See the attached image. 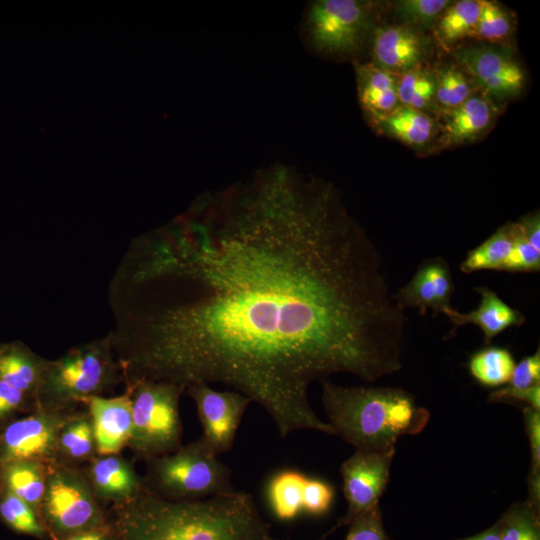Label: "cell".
Here are the masks:
<instances>
[{
	"label": "cell",
	"mask_w": 540,
	"mask_h": 540,
	"mask_svg": "<svg viewBox=\"0 0 540 540\" xmlns=\"http://www.w3.org/2000/svg\"><path fill=\"white\" fill-rule=\"evenodd\" d=\"M0 520L12 531L48 540L37 512L26 502L0 487Z\"/></svg>",
	"instance_id": "30"
},
{
	"label": "cell",
	"mask_w": 540,
	"mask_h": 540,
	"mask_svg": "<svg viewBox=\"0 0 540 540\" xmlns=\"http://www.w3.org/2000/svg\"><path fill=\"white\" fill-rule=\"evenodd\" d=\"M442 146L463 144L486 132L496 117V107L486 95L473 94L461 105L439 111Z\"/></svg>",
	"instance_id": "18"
},
{
	"label": "cell",
	"mask_w": 540,
	"mask_h": 540,
	"mask_svg": "<svg viewBox=\"0 0 540 540\" xmlns=\"http://www.w3.org/2000/svg\"><path fill=\"white\" fill-rule=\"evenodd\" d=\"M131 391L132 431L128 447L137 457L150 459L175 452L182 446L179 400L185 389L179 385L141 380Z\"/></svg>",
	"instance_id": "8"
},
{
	"label": "cell",
	"mask_w": 540,
	"mask_h": 540,
	"mask_svg": "<svg viewBox=\"0 0 540 540\" xmlns=\"http://www.w3.org/2000/svg\"><path fill=\"white\" fill-rule=\"evenodd\" d=\"M47 473L48 464L41 461H14L0 466V487L26 502L39 515Z\"/></svg>",
	"instance_id": "22"
},
{
	"label": "cell",
	"mask_w": 540,
	"mask_h": 540,
	"mask_svg": "<svg viewBox=\"0 0 540 540\" xmlns=\"http://www.w3.org/2000/svg\"><path fill=\"white\" fill-rule=\"evenodd\" d=\"M515 367L509 350L502 347H487L474 353L469 360L471 376L480 384L496 387L507 384Z\"/></svg>",
	"instance_id": "27"
},
{
	"label": "cell",
	"mask_w": 540,
	"mask_h": 540,
	"mask_svg": "<svg viewBox=\"0 0 540 540\" xmlns=\"http://www.w3.org/2000/svg\"><path fill=\"white\" fill-rule=\"evenodd\" d=\"M2 344H0V348H1Z\"/></svg>",
	"instance_id": "44"
},
{
	"label": "cell",
	"mask_w": 540,
	"mask_h": 540,
	"mask_svg": "<svg viewBox=\"0 0 540 540\" xmlns=\"http://www.w3.org/2000/svg\"><path fill=\"white\" fill-rule=\"evenodd\" d=\"M30 400L23 392L0 380V420L22 410Z\"/></svg>",
	"instance_id": "40"
},
{
	"label": "cell",
	"mask_w": 540,
	"mask_h": 540,
	"mask_svg": "<svg viewBox=\"0 0 540 540\" xmlns=\"http://www.w3.org/2000/svg\"><path fill=\"white\" fill-rule=\"evenodd\" d=\"M376 6L362 0L311 1L302 14L300 37L317 55L357 62L377 27Z\"/></svg>",
	"instance_id": "6"
},
{
	"label": "cell",
	"mask_w": 540,
	"mask_h": 540,
	"mask_svg": "<svg viewBox=\"0 0 540 540\" xmlns=\"http://www.w3.org/2000/svg\"><path fill=\"white\" fill-rule=\"evenodd\" d=\"M75 413L34 406L28 416L11 421L0 433V466L21 460L58 462L60 431Z\"/></svg>",
	"instance_id": "9"
},
{
	"label": "cell",
	"mask_w": 540,
	"mask_h": 540,
	"mask_svg": "<svg viewBox=\"0 0 540 540\" xmlns=\"http://www.w3.org/2000/svg\"><path fill=\"white\" fill-rule=\"evenodd\" d=\"M64 540H115L111 528L95 529L80 532Z\"/></svg>",
	"instance_id": "42"
},
{
	"label": "cell",
	"mask_w": 540,
	"mask_h": 540,
	"mask_svg": "<svg viewBox=\"0 0 540 540\" xmlns=\"http://www.w3.org/2000/svg\"><path fill=\"white\" fill-rule=\"evenodd\" d=\"M394 454L395 450H356L341 464L343 492L348 508L336 528L349 525L355 518L379 505V499L389 481Z\"/></svg>",
	"instance_id": "11"
},
{
	"label": "cell",
	"mask_w": 540,
	"mask_h": 540,
	"mask_svg": "<svg viewBox=\"0 0 540 540\" xmlns=\"http://www.w3.org/2000/svg\"><path fill=\"white\" fill-rule=\"evenodd\" d=\"M185 391L196 406L203 430L200 437L217 457L228 452L252 401L240 392L217 391L206 383L190 385Z\"/></svg>",
	"instance_id": "10"
},
{
	"label": "cell",
	"mask_w": 540,
	"mask_h": 540,
	"mask_svg": "<svg viewBox=\"0 0 540 540\" xmlns=\"http://www.w3.org/2000/svg\"><path fill=\"white\" fill-rule=\"evenodd\" d=\"M523 417L531 451L527 499L534 507L540 509V410L525 406Z\"/></svg>",
	"instance_id": "34"
},
{
	"label": "cell",
	"mask_w": 540,
	"mask_h": 540,
	"mask_svg": "<svg viewBox=\"0 0 540 540\" xmlns=\"http://www.w3.org/2000/svg\"><path fill=\"white\" fill-rule=\"evenodd\" d=\"M370 122L379 131L412 147L424 146L436 132V123L427 113L404 105Z\"/></svg>",
	"instance_id": "21"
},
{
	"label": "cell",
	"mask_w": 540,
	"mask_h": 540,
	"mask_svg": "<svg viewBox=\"0 0 540 540\" xmlns=\"http://www.w3.org/2000/svg\"><path fill=\"white\" fill-rule=\"evenodd\" d=\"M525 240L540 251V219L539 213L528 214L518 221Z\"/></svg>",
	"instance_id": "41"
},
{
	"label": "cell",
	"mask_w": 540,
	"mask_h": 540,
	"mask_svg": "<svg viewBox=\"0 0 540 540\" xmlns=\"http://www.w3.org/2000/svg\"><path fill=\"white\" fill-rule=\"evenodd\" d=\"M514 389H527L540 384V351L524 357L515 364L510 380L507 383Z\"/></svg>",
	"instance_id": "38"
},
{
	"label": "cell",
	"mask_w": 540,
	"mask_h": 540,
	"mask_svg": "<svg viewBox=\"0 0 540 540\" xmlns=\"http://www.w3.org/2000/svg\"><path fill=\"white\" fill-rule=\"evenodd\" d=\"M126 386L223 384L283 438L334 435L309 387L402 368L404 311L333 185L282 164L201 196L138 239L111 286Z\"/></svg>",
	"instance_id": "1"
},
{
	"label": "cell",
	"mask_w": 540,
	"mask_h": 540,
	"mask_svg": "<svg viewBox=\"0 0 540 540\" xmlns=\"http://www.w3.org/2000/svg\"><path fill=\"white\" fill-rule=\"evenodd\" d=\"M345 540H389L379 505L350 522Z\"/></svg>",
	"instance_id": "37"
},
{
	"label": "cell",
	"mask_w": 540,
	"mask_h": 540,
	"mask_svg": "<svg viewBox=\"0 0 540 540\" xmlns=\"http://www.w3.org/2000/svg\"><path fill=\"white\" fill-rule=\"evenodd\" d=\"M539 511L528 499L511 504L496 522L500 540H540Z\"/></svg>",
	"instance_id": "31"
},
{
	"label": "cell",
	"mask_w": 540,
	"mask_h": 540,
	"mask_svg": "<svg viewBox=\"0 0 540 540\" xmlns=\"http://www.w3.org/2000/svg\"><path fill=\"white\" fill-rule=\"evenodd\" d=\"M490 402H507L517 400L526 403V406L540 410V384L527 389H514L505 386L491 392L488 396Z\"/></svg>",
	"instance_id": "39"
},
{
	"label": "cell",
	"mask_w": 540,
	"mask_h": 540,
	"mask_svg": "<svg viewBox=\"0 0 540 540\" xmlns=\"http://www.w3.org/2000/svg\"><path fill=\"white\" fill-rule=\"evenodd\" d=\"M447 0H400L394 4L398 24L412 26L423 31L433 28L440 14L450 4Z\"/></svg>",
	"instance_id": "33"
},
{
	"label": "cell",
	"mask_w": 540,
	"mask_h": 540,
	"mask_svg": "<svg viewBox=\"0 0 540 540\" xmlns=\"http://www.w3.org/2000/svg\"><path fill=\"white\" fill-rule=\"evenodd\" d=\"M460 540H500L499 529L497 524L495 523L490 528L484 530L479 534Z\"/></svg>",
	"instance_id": "43"
},
{
	"label": "cell",
	"mask_w": 540,
	"mask_h": 540,
	"mask_svg": "<svg viewBox=\"0 0 540 540\" xmlns=\"http://www.w3.org/2000/svg\"><path fill=\"white\" fill-rule=\"evenodd\" d=\"M306 477L301 471L292 468H284L272 474L266 486V496L277 519L290 521L302 512V493Z\"/></svg>",
	"instance_id": "24"
},
{
	"label": "cell",
	"mask_w": 540,
	"mask_h": 540,
	"mask_svg": "<svg viewBox=\"0 0 540 540\" xmlns=\"http://www.w3.org/2000/svg\"><path fill=\"white\" fill-rule=\"evenodd\" d=\"M321 383L326 422L356 450H396L400 437L419 434L429 421V411L401 388Z\"/></svg>",
	"instance_id": "3"
},
{
	"label": "cell",
	"mask_w": 540,
	"mask_h": 540,
	"mask_svg": "<svg viewBox=\"0 0 540 540\" xmlns=\"http://www.w3.org/2000/svg\"><path fill=\"white\" fill-rule=\"evenodd\" d=\"M47 361L22 342L2 344L0 380L23 392L34 403Z\"/></svg>",
	"instance_id": "20"
},
{
	"label": "cell",
	"mask_w": 540,
	"mask_h": 540,
	"mask_svg": "<svg viewBox=\"0 0 540 540\" xmlns=\"http://www.w3.org/2000/svg\"><path fill=\"white\" fill-rule=\"evenodd\" d=\"M83 403L92 420L97 455L119 454L128 447L133 422L130 389L111 398L93 396Z\"/></svg>",
	"instance_id": "15"
},
{
	"label": "cell",
	"mask_w": 540,
	"mask_h": 540,
	"mask_svg": "<svg viewBox=\"0 0 540 540\" xmlns=\"http://www.w3.org/2000/svg\"><path fill=\"white\" fill-rule=\"evenodd\" d=\"M147 461L144 486L174 501H194L235 490L231 469L214 455L201 437L175 452Z\"/></svg>",
	"instance_id": "5"
},
{
	"label": "cell",
	"mask_w": 540,
	"mask_h": 540,
	"mask_svg": "<svg viewBox=\"0 0 540 540\" xmlns=\"http://www.w3.org/2000/svg\"><path fill=\"white\" fill-rule=\"evenodd\" d=\"M456 60L474 85L489 98L507 100L524 87L521 66L504 48L486 44L461 47L456 51Z\"/></svg>",
	"instance_id": "12"
},
{
	"label": "cell",
	"mask_w": 540,
	"mask_h": 540,
	"mask_svg": "<svg viewBox=\"0 0 540 540\" xmlns=\"http://www.w3.org/2000/svg\"><path fill=\"white\" fill-rule=\"evenodd\" d=\"M84 472L97 499L113 505L130 501L144 486L133 464L120 454L96 455Z\"/></svg>",
	"instance_id": "16"
},
{
	"label": "cell",
	"mask_w": 540,
	"mask_h": 540,
	"mask_svg": "<svg viewBox=\"0 0 540 540\" xmlns=\"http://www.w3.org/2000/svg\"><path fill=\"white\" fill-rule=\"evenodd\" d=\"M272 540H274V539H272Z\"/></svg>",
	"instance_id": "45"
},
{
	"label": "cell",
	"mask_w": 540,
	"mask_h": 540,
	"mask_svg": "<svg viewBox=\"0 0 540 540\" xmlns=\"http://www.w3.org/2000/svg\"><path fill=\"white\" fill-rule=\"evenodd\" d=\"M436 80L434 72L421 66L410 70L397 80L399 105L427 113L435 106Z\"/></svg>",
	"instance_id": "28"
},
{
	"label": "cell",
	"mask_w": 540,
	"mask_h": 540,
	"mask_svg": "<svg viewBox=\"0 0 540 540\" xmlns=\"http://www.w3.org/2000/svg\"><path fill=\"white\" fill-rule=\"evenodd\" d=\"M517 223V234L513 247L501 270L509 272H536L540 269V251L530 245L521 233Z\"/></svg>",
	"instance_id": "35"
},
{
	"label": "cell",
	"mask_w": 540,
	"mask_h": 540,
	"mask_svg": "<svg viewBox=\"0 0 540 540\" xmlns=\"http://www.w3.org/2000/svg\"><path fill=\"white\" fill-rule=\"evenodd\" d=\"M511 31L510 14L499 3L482 0L472 38L494 44L503 43L510 36Z\"/></svg>",
	"instance_id": "32"
},
{
	"label": "cell",
	"mask_w": 540,
	"mask_h": 540,
	"mask_svg": "<svg viewBox=\"0 0 540 540\" xmlns=\"http://www.w3.org/2000/svg\"><path fill=\"white\" fill-rule=\"evenodd\" d=\"M121 378L109 333L69 349L56 360H48L34 406L73 409L77 403L111 389Z\"/></svg>",
	"instance_id": "4"
},
{
	"label": "cell",
	"mask_w": 540,
	"mask_h": 540,
	"mask_svg": "<svg viewBox=\"0 0 540 540\" xmlns=\"http://www.w3.org/2000/svg\"><path fill=\"white\" fill-rule=\"evenodd\" d=\"M453 291L454 284L447 261L435 257L423 261L412 279L393 294V299L403 311L406 308H416L424 315L430 309L436 315L451 307Z\"/></svg>",
	"instance_id": "14"
},
{
	"label": "cell",
	"mask_w": 540,
	"mask_h": 540,
	"mask_svg": "<svg viewBox=\"0 0 540 540\" xmlns=\"http://www.w3.org/2000/svg\"><path fill=\"white\" fill-rule=\"evenodd\" d=\"M481 5L482 0L450 2L432 28L437 44L450 50L466 38H472Z\"/></svg>",
	"instance_id": "23"
},
{
	"label": "cell",
	"mask_w": 540,
	"mask_h": 540,
	"mask_svg": "<svg viewBox=\"0 0 540 540\" xmlns=\"http://www.w3.org/2000/svg\"><path fill=\"white\" fill-rule=\"evenodd\" d=\"M435 106L438 111L453 109L475 94L471 78L456 65H444L435 69Z\"/></svg>",
	"instance_id": "29"
},
{
	"label": "cell",
	"mask_w": 540,
	"mask_h": 540,
	"mask_svg": "<svg viewBox=\"0 0 540 540\" xmlns=\"http://www.w3.org/2000/svg\"><path fill=\"white\" fill-rule=\"evenodd\" d=\"M115 540H272L248 492L194 501L161 498L145 486L139 494L113 505L108 517Z\"/></svg>",
	"instance_id": "2"
},
{
	"label": "cell",
	"mask_w": 540,
	"mask_h": 540,
	"mask_svg": "<svg viewBox=\"0 0 540 540\" xmlns=\"http://www.w3.org/2000/svg\"><path fill=\"white\" fill-rule=\"evenodd\" d=\"M39 516L50 540L110 527L85 472L60 462L48 464Z\"/></svg>",
	"instance_id": "7"
},
{
	"label": "cell",
	"mask_w": 540,
	"mask_h": 540,
	"mask_svg": "<svg viewBox=\"0 0 540 540\" xmlns=\"http://www.w3.org/2000/svg\"><path fill=\"white\" fill-rule=\"evenodd\" d=\"M357 94L361 108L371 121L399 105L398 77L372 62H354Z\"/></svg>",
	"instance_id": "19"
},
{
	"label": "cell",
	"mask_w": 540,
	"mask_h": 540,
	"mask_svg": "<svg viewBox=\"0 0 540 540\" xmlns=\"http://www.w3.org/2000/svg\"><path fill=\"white\" fill-rule=\"evenodd\" d=\"M517 234V223H507L498 228L484 242L470 250L460 264L463 273L480 270H501Z\"/></svg>",
	"instance_id": "26"
},
{
	"label": "cell",
	"mask_w": 540,
	"mask_h": 540,
	"mask_svg": "<svg viewBox=\"0 0 540 540\" xmlns=\"http://www.w3.org/2000/svg\"><path fill=\"white\" fill-rule=\"evenodd\" d=\"M431 51L430 39L412 26H377L371 38V62L397 77L424 66Z\"/></svg>",
	"instance_id": "13"
},
{
	"label": "cell",
	"mask_w": 540,
	"mask_h": 540,
	"mask_svg": "<svg viewBox=\"0 0 540 540\" xmlns=\"http://www.w3.org/2000/svg\"><path fill=\"white\" fill-rule=\"evenodd\" d=\"M475 290L481 297L476 309L463 313L449 307L443 311L453 325L451 332L471 323L481 329L485 343L489 344L501 332L513 326H521L525 322V316L509 306L494 291L485 286Z\"/></svg>",
	"instance_id": "17"
},
{
	"label": "cell",
	"mask_w": 540,
	"mask_h": 540,
	"mask_svg": "<svg viewBox=\"0 0 540 540\" xmlns=\"http://www.w3.org/2000/svg\"><path fill=\"white\" fill-rule=\"evenodd\" d=\"M57 453L58 462L69 465L89 462L97 455L93 424L88 412H76L63 426L58 437Z\"/></svg>",
	"instance_id": "25"
},
{
	"label": "cell",
	"mask_w": 540,
	"mask_h": 540,
	"mask_svg": "<svg viewBox=\"0 0 540 540\" xmlns=\"http://www.w3.org/2000/svg\"><path fill=\"white\" fill-rule=\"evenodd\" d=\"M334 489L328 482L306 477L302 493V512L319 516L325 514L332 504Z\"/></svg>",
	"instance_id": "36"
}]
</instances>
